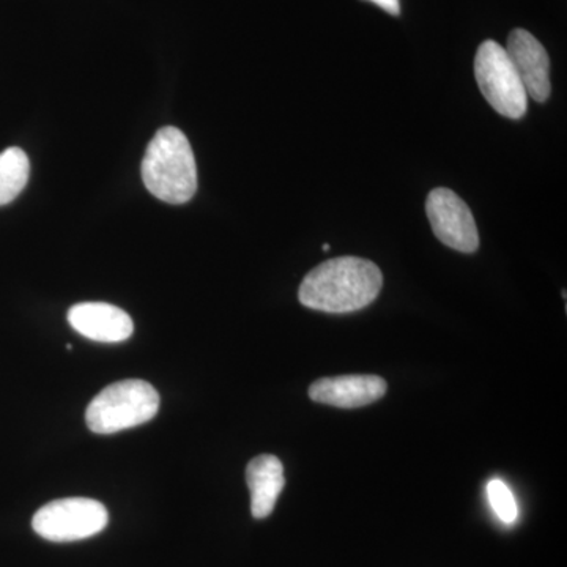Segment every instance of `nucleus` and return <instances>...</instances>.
I'll return each mask as SVG.
<instances>
[{
    "instance_id": "obj_10",
    "label": "nucleus",
    "mask_w": 567,
    "mask_h": 567,
    "mask_svg": "<svg viewBox=\"0 0 567 567\" xmlns=\"http://www.w3.org/2000/svg\"><path fill=\"white\" fill-rule=\"evenodd\" d=\"M246 483L251 492L252 517L270 516L284 486H286L282 462L271 454H262V456L252 458L246 468Z\"/></svg>"
},
{
    "instance_id": "obj_11",
    "label": "nucleus",
    "mask_w": 567,
    "mask_h": 567,
    "mask_svg": "<svg viewBox=\"0 0 567 567\" xmlns=\"http://www.w3.org/2000/svg\"><path fill=\"white\" fill-rule=\"evenodd\" d=\"M31 174V163L18 147L0 153V207L10 204L25 188Z\"/></svg>"
},
{
    "instance_id": "obj_9",
    "label": "nucleus",
    "mask_w": 567,
    "mask_h": 567,
    "mask_svg": "<svg viewBox=\"0 0 567 567\" xmlns=\"http://www.w3.org/2000/svg\"><path fill=\"white\" fill-rule=\"evenodd\" d=\"M69 322L84 338L110 344L126 341L134 331L132 317L110 303L74 305L69 311Z\"/></svg>"
},
{
    "instance_id": "obj_8",
    "label": "nucleus",
    "mask_w": 567,
    "mask_h": 567,
    "mask_svg": "<svg viewBox=\"0 0 567 567\" xmlns=\"http://www.w3.org/2000/svg\"><path fill=\"white\" fill-rule=\"evenodd\" d=\"M386 390L385 380L379 375L324 377L309 388V398L319 404L358 409L379 401Z\"/></svg>"
},
{
    "instance_id": "obj_6",
    "label": "nucleus",
    "mask_w": 567,
    "mask_h": 567,
    "mask_svg": "<svg viewBox=\"0 0 567 567\" xmlns=\"http://www.w3.org/2000/svg\"><path fill=\"white\" fill-rule=\"evenodd\" d=\"M432 233L443 245L472 254L480 248V234L468 205L447 188H435L425 203Z\"/></svg>"
},
{
    "instance_id": "obj_4",
    "label": "nucleus",
    "mask_w": 567,
    "mask_h": 567,
    "mask_svg": "<svg viewBox=\"0 0 567 567\" xmlns=\"http://www.w3.org/2000/svg\"><path fill=\"white\" fill-rule=\"evenodd\" d=\"M475 76L487 103L503 117H524L528 110V95L509 55L494 40L484 41L476 52Z\"/></svg>"
},
{
    "instance_id": "obj_7",
    "label": "nucleus",
    "mask_w": 567,
    "mask_h": 567,
    "mask_svg": "<svg viewBox=\"0 0 567 567\" xmlns=\"http://www.w3.org/2000/svg\"><path fill=\"white\" fill-rule=\"evenodd\" d=\"M505 50L527 95L537 103L546 102L551 92L550 59L546 48L532 33L516 29L507 37Z\"/></svg>"
},
{
    "instance_id": "obj_12",
    "label": "nucleus",
    "mask_w": 567,
    "mask_h": 567,
    "mask_svg": "<svg viewBox=\"0 0 567 567\" xmlns=\"http://www.w3.org/2000/svg\"><path fill=\"white\" fill-rule=\"evenodd\" d=\"M487 496L492 509L495 511L499 520L505 524H514L517 520L518 507L511 488L502 480H492L487 484Z\"/></svg>"
},
{
    "instance_id": "obj_13",
    "label": "nucleus",
    "mask_w": 567,
    "mask_h": 567,
    "mask_svg": "<svg viewBox=\"0 0 567 567\" xmlns=\"http://www.w3.org/2000/svg\"><path fill=\"white\" fill-rule=\"evenodd\" d=\"M368 2L375 3L377 7L385 10L386 13L393 14V17L401 14V3H399V0H368Z\"/></svg>"
},
{
    "instance_id": "obj_5",
    "label": "nucleus",
    "mask_w": 567,
    "mask_h": 567,
    "mask_svg": "<svg viewBox=\"0 0 567 567\" xmlns=\"http://www.w3.org/2000/svg\"><path fill=\"white\" fill-rule=\"evenodd\" d=\"M110 514L92 498H63L48 503L33 516L37 535L51 543L87 539L107 527Z\"/></svg>"
},
{
    "instance_id": "obj_1",
    "label": "nucleus",
    "mask_w": 567,
    "mask_h": 567,
    "mask_svg": "<svg viewBox=\"0 0 567 567\" xmlns=\"http://www.w3.org/2000/svg\"><path fill=\"white\" fill-rule=\"evenodd\" d=\"M382 286V271L371 260L338 257L317 265L306 275L298 298L306 308L347 315L371 305Z\"/></svg>"
},
{
    "instance_id": "obj_14",
    "label": "nucleus",
    "mask_w": 567,
    "mask_h": 567,
    "mask_svg": "<svg viewBox=\"0 0 567 567\" xmlns=\"http://www.w3.org/2000/svg\"><path fill=\"white\" fill-rule=\"evenodd\" d=\"M328 249H330V245L324 244V245H323V251H328Z\"/></svg>"
},
{
    "instance_id": "obj_2",
    "label": "nucleus",
    "mask_w": 567,
    "mask_h": 567,
    "mask_svg": "<svg viewBox=\"0 0 567 567\" xmlns=\"http://www.w3.org/2000/svg\"><path fill=\"white\" fill-rule=\"evenodd\" d=\"M145 188L167 204H186L197 192L196 158L188 137L174 126L155 134L142 159Z\"/></svg>"
},
{
    "instance_id": "obj_3",
    "label": "nucleus",
    "mask_w": 567,
    "mask_h": 567,
    "mask_svg": "<svg viewBox=\"0 0 567 567\" xmlns=\"http://www.w3.org/2000/svg\"><path fill=\"white\" fill-rule=\"evenodd\" d=\"M159 394L144 380H122L104 388L89 404L85 421L95 434L110 435L153 420Z\"/></svg>"
}]
</instances>
